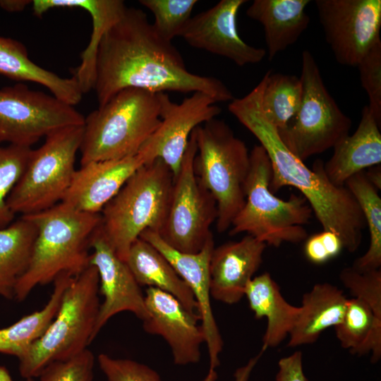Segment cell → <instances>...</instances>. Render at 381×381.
<instances>
[{
	"label": "cell",
	"mask_w": 381,
	"mask_h": 381,
	"mask_svg": "<svg viewBox=\"0 0 381 381\" xmlns=\"http://www.w3.org/2000/svg\"><path fill=\"white\" fill-rule=\"evenodd\" d=\"M129 87L153 92H202L217 103L234 99L222 80L190 72L172 43L157 33L143 10L133 7L126 8L99 45L94 85L99 107Z\"/></svg>",
	"instance_id": "obj_1"
},
{
	"label": "cell",
	"mask_w": 381,
	"mask_h": 381,
	"mask_svg": "<svg viewBox=\"0 0 381 381\" xmlns=\"http://www.w3.org/2000/svg\"><path fill=\"white\" fill-rule=\"evenodd\" d=\"M265 78L246 96L231 100L228 109L258 139L272 164L270 189L274 193L284 186L300 191L310 205L323 230L341 238L344 248L356 251L366 228L363 213L352 194L344 186L330 182L322 161L316 160L312 169L292 154L281 140L277 129L265 118L262 95Z\"/></svg>",
	"instance_id": "obj_2"
},
{
	"label": "cell",
	"mask_w": 381,
	"mask_h": 381,
	"mask_svg": "<svg viewBox=\"0 0 381 381\" xmlns=\"http://www.w3.org/2000/svg\"><path fill=\"white\" fill-rule=\"evenodd\" d=\"M37 234L28 270L18 281L13 298H26L38 285L54 282L61 274L76 277L90 265V240L101 223L100 213L78 211L64 202L24 215Z\"/></svg>",
	"instance_id": "obj_3"
},
{
	"label": "cell",
	"mask_w": 381,
	"mask_h": 381,
	"mask_svg": "<svg viewBox=\"0 0 381 381\" xmlns=\"http://www.w3.org/2000/svg\"><path fill=\"white\" fill-rule=\"evenodd\" d=\"M162 92L123 89L85 118L81 166L136 155L160 124Z\"/></svg>",
	"instance_id": "obj_4"
},
{
	"label": "cell",
	"mask_w": 381,
	"mask_h": 381,
	"mask_svg": "<svg viewBox=\"0 0 381 381\" xmlns=\"http://www.w3.org/2000/svg\"><path fill=\"white\" fill-rule=\"evenodd\" d=\"M174 174L160 159L142 165L100 212V228L116 255L126 261L145 230L160 233L170 203Z\"/></svg>",
	"instance_id": "obj_5"
},
{
	"label": "cell",
	"mask_w": 381,
	"mask_h": 381,
	"mask_svg": "<svg viewBox=\"0 0 381 381\" xmlns=\"http://www.w3.org/2000/svg\"><path fill=\"white\" fill-rule=\"evenodd\" d=\"M271 178L270 159L260 145H255L250 152L245 203L229 234L246 233L276 248L283 243H301L308 238L303 225L309 222L313 210L301 195L291 194L288 200L274 195L270 189Z\"/></svg>",
	"instance_id": "obj_6"
},
{
	"label": "cell",
	"mask_w": 381,
	"mask_h": 381,
	"mask_svg": "<svg viewBox=\"0 0 381 381\" xmlns=\"http://www.w3.org/2000/svg\"><path fill=\"white\" fill-rule=\"evenodd\" d=\"M99 291V275L94 265L74 277L46 332L18 359L23 378L37 377L49 364L71 358L87 349L93 341L100 306Z\"/></svg>",
	"instance_id": "obj_7"
},
{
	"label": "cell",
	"mask_w": 381,
	"mask_h": 381,
	"mask_svg": "<svg viewBox=\"0 0 381 381\" xmlns=\"http://www.w3.org/2000/svg\"><path fill=\"white\" fill-rule=\"evenodd\" d=\"M197 145L195 171L217 207V230H228L244 205L250 152L222 120L213 119L193 130Z\"/></svg>",
	"instance_id": "obj_8"
},
{
	"label": "cell",
	"mask_w": 381,
	"mask_h": 381,
	"mask_svg": "<svg viewBox=\"0 0 381 381\" xmlns=\"http://www.w3.org/2000/svg\"><path fill=\"white\" fill-rule=\"evenodd\" d=\"M83 125L59 128L45 137L42 145L32 149L26 167L8 198L13 214L37 213L62 201L76 170Z\"/></svg>",
	"instance_id": "obj_9"
},
{
	"label": "cell",
	"mask_w": 381,
	"mask_h": 381,
	"mask_svg": "<svg viewBox=\"0 0 381 381\" xmlns=\"http://www.w3.org/2000/svg\"><path fill=\"white\" fill-rule=\"evenodd\" d=\"M300 78L303 84L301 105L291 120L277 132L288 150L304 162L333 148L349 135L352 121L329 93L308 50L302 52Z\"/></svg>",
	"instance_id": "obj_10"
},
{
	"label": "cell",
	"mask_w": 381,
	"mask_h": 381,
	"mask_svg": "<svg viewBox=\"0 0 381 381\" xmlns=\"http://www.w3.org/2000/svg\"><path fill=\"white\" fill-rule=\"evenodd\" d=\"M197 145L193 131L179 171L174 177L169 207L159 234L174 249L197 253L213 235L210 227L217 218V202L195 174Z\"/></svg>",
	"instance_id": "obj_11"
},
{
	"label": "cell",
	"mask_w": 381,
	"mask_h": 381,
	"mask_svg": "<svg viewBox=\"0 0 381 381\" xmlns=\"http://www.w3.org/2000/svg\"><path fill=\"white\" fill-rule=\"evenodd\" d=\"M84 121L73 106L23 83L0 87V143L31 147L59 128Z\"/></svg>",
	"instance_id": "obj_12"
},
{
	"label": "cell",
	"mask_w": 381,
	"mask_h": 381,
	"mask_svg": "<svg viewBox=\"0 0 381 381\" xmlns=\"http://www.w3.org/2000/svg\"><path fill=\"white\" fill-rule=\"evenodd\" d=\"M319 20L336 61L357 67L380 38V0H316Z\"/></svg>",
	"instance_id": "obj_13"
},
{
	"label": "cell",
	"mask_w": 381,
	"mask_h": 381,
	"mask_svg": "<svg viewBox=\"0 0 381 381\" xmlns=\"http://www.w3.org/2000/svg\"><path fill=\"white\" fill-rule=\"evenodd\" d=\"M216 103L202 92L192 93L181 103L173 102L162 92L160 124L138 152L145 164L160 158L176 176L193 131L220 114Z\"/></svg>",
	"instance_id": "obj_14"
},
{
	"label": "cell",
	"mask_w": 381,
	"mask_h": 381,
	"mask_svg": "<svg viewBox=\"0 0 381 381\" xmlns=\"http://www.w3.org/2000/svg\"><path fill=\"white\" fill-rule=\"evenodd\" d=\"M140 238L150 243L165 257L193 292L198 303L200 325L210 358V369L203 381H215L217 377L215 369L219 365V356L224 342L210 301V261L214 248L213 235L197 253H184L174 249L163 241L157 232L150 229L144 231Z\"/></svg>",
	"instance_id": "obj_15"
},
{
	"label": "cell",
	"mask_w": 381,
	"mask_h": 381,
	"mask_svg": "<svg viewBox=\"0 0 381 381\" xmlns=\"http://www.w3.org/2000/svg\"><path fill=\"white\" fill-rule=\"evenodd\" d=\"M246 0H222L210 9L191 16L181 37L190 46L227 58L238 66L260 62L262 48L244 42L237 28V16Z\"/></svg>",
	"instance_id": "obj_16"
},
{
	"label": "cell",
	"mask_w": 381,
	"mask_h": 381,
	"mask_svg": "<svg viewBox=\"0 0 381 381\" xmlns=\"http://www.w3.org/2000/svg\"><path fill=\"white\" fill-rule=\"evenodd\" d=\"M90 263L98 272L99 292L104 296L93 332V340L108 320L115 315L128 311L142 321L148 318L145 295L126 262L111 248L100 225L90 240Z\"/></svg>",
	"instance_id": "obj_17"
},
{
	"label": "cell",
	"mask_w": 381,
	"mask_h": 381,
	"mask_svg": "<svg viewBox=\"0 0 381 381\" xmlns=\"http://www.w3.org/2000/svg\"><path fill=\"white\" fill-rule=\"evenodd\" d=\"M145 301L148 318L143 321L144 330L167 341L175 364L198 363L205 343L200 318L188 312L175 297L157 288H147Z\"/></svg>",
	"instance_id": "obj_18"
},
{
	"label": "cell",
	"mask_w": 381,
	"mask_h": 381,
	"mask_svg": "<svg viewBox=\"0 0 381 381\" xmlns=\"http://www.w3.org/2000/svg\"><path fill=\"white\" fill-rule=\"evenodd\" d=\"M267 245L250 235L213 249L210 261L211 298L229 305L239 302L260 268Z\"/></svg>",
	"instance_id": "obj_19"
},
{
	"label": "cell",
	"mask_w": 381,
	"mask_h": 381,
	"mask_svg": "<svg viewBox=\"0 0 381 381\" xmlns=\"http://www.w3.org/2000/svg\"><path fill=\"white\" fill-rule=\"evenodd\" d=\"M144 164L143 155L95 161L75 170L61 202L83 212L100 213L127 180Z\"/></svg>",
	"instance_id": "obj_20"
},
{
	"label": "cell",
	"mask_w": 381,
	"mask_h": 381,
	"mask_svg": "<svg viewBox=\"0 0 381 381\" xmlns=\"http://www.w3.org/2000/svg\"><path fill=\"white\" fill-rule=\"evenodd\" d=\"M380 125L368 105L361 111L356 131L334 147L329 159L324 163L328 179L337 186H344L353 175L381 163Z\"/></svg>",
	"instance_id": "obj_21"
},
{
	"label": "cell",
	"mask_w": 381,
	"mask_h": 381,
	"mask_svg": "<svg viewBox=\"0 0 381 381\" xmlns=\"http://www.w3.org/2000/svg\"><path fill=\"white\" fill-rule=\"evenodd\" d=\"M33 13L42 16L51 8H80L87 11L92 18V30L89 44L81 53L80 65L73 71L83 94L94 89L96 75L97 54L100 42L106 32L124 13L126 6L121 0H35L32 1Z\"/></svg>",
	"instance_id": "obj_22"
},
{
	"label": "cell",
	"mask_w": 381,
	"mask_h": 381,
	"mask_svg": "<svg viewBox=\"0 0 381 381\" xmlns=\"http://www.w3.org/2000/svg\"><path fill=\"white\" fill-rule=\"evenodd\" d=\"M309 0H254L246 15L264 30L270 61L294 44L307 29L310 18L306 12Z\"/></svg>",
	"instance_id": "obj_23"
},
{
	"label": "cell",
	"mask_w": 381,
	"mask_h": 381,
	"mask_svg": "<svg viewBox=\"0 0 381 381\" xmlns=\"http://www.w3.org/2000/svg\"><path fill=\"white\" fill-rule=\"evenodd\" d=\"M349 298L329 283H320L303 295L298 320L287 346L296 347L315 342L321 334L343 320Z\"/></svg>",
	"instance_id": "obj_24"
},
{
	"label": "cell",
	"mask_w": 381,
	"mask_h": 381,
	"mask_svg": "<svg viewBox=\"0 0 381 381\" xmlns=\"http://www.w3.org/2000/svg\"><path fill=\"white\" fill-rule=\"evenodd\" d=\"M244 296L255 318L267 319L262 348L266 350L279 345L295 327L300 306L285 300L279 285L268 272L254 277L247 285Z\"/></svg>",
	"instance_id": "obj_25"
},
{
	"label": "cell",
	"mask_w": 381,
	"mask_h": 381,
	"mask_svg": "<svg viewBox=\"0 0 381 381\" xmlns=\"http://www.w3.org/2000/svg\"><path fill=\"white\" fill-rule=\"evenodd\" d=\"M140 286L157 288L175 297L191 314L200 318L198 303L188 284L155 247L138 238L125 261Z\"/></svg>",
	"instance_id": "obj_26"
},
{
	"label": "cell",
	"mask_w": 381,
	"mask_h": 381,
	"mask_svg": "<svg viewBox=\"0 0 381 381\" xmlns=\"http://www.w3.org/2000/svg\"><path fill=\"white\" fill-rule=\"evenodd\" d=\"M0 74L16 81H30L44 86L57 99L71 106L78 104L83 93L72 76L62 78L35 64L25 47L12 38L0 36Z\"/></svg>",
	"instance_id": "obj_27"
},
{
	"label": "cell",
	"mask_w": 381,
	"mask_h": 381,
	"mask_svg": "<svg viewBox=\"0 0 381 381\" xmlns=\"http://www.w3.org/2000/svg\"><path fill=\"white\" fill-rule=\"evenodd\" d=\"M37 234L24 215L0 228V296L13 298L15 286L30 265Z\"/></svg>",
	"instance_id": "obj_28"
},
{
	"label": "cell",
	"mask_w": 381,
	"mask_h": 381,
	"mask_svg": "<svg viewBox=\"0 0 381 381\" xmlns=\"http://www.w3.org/2000/svg\"><path fill=\"white\" fill-rule=\"evenodd\" d=\"M74 277L61 274L54 281L52 294L40 310L23 317L13 325L0 329V353L20 359L46 332L56 316L64 294Z\"/></svg>",
	"instance_id": "obj_29"
},
{
	"label": "cell",
	"mask_w": 381,
	"mask_h": 381,
	"mask_svg": "<svg viewBox=\"0 0 381 381\" xmlns=\"http://www.w3.org/2000/svg\"><path fill=\"white\" fill-rule=\"evenodd\" d=\"M341 346L351 353L363 356L371 353L370 361L381 358V318L363 300H348L342 321L334 327Z\"/></svg>",
	"instance_id": "obj_30"
},
{
	"label": "cell",
	"mask_w": 381,
	"mask_h": 381,
	"mask_svg": "<svg viewBox=\"0 0 381 381\" xmlns=\"http://www.w3.org/2000/svg\"><path fill=\"white\" fill-rule=\"evenodd\" d=\"M344 186L356 200L370 235L368 249L351 267L361 272L380 269L381 198L378 190L368 181L364 171L351 176Z\"/></svg>",
	"instance_id": "obj_31"
},
{
	"label": "cell",
	"mask_w": 381,
	"mask_h": 381,
	"mask_svg": "<svg viewBox=\"0 0 381 381\" xmlns=\"http://www.w3.org/2000/svg\"><path fill=\"white\" fill-rule=\"evenodd\" d=\"M262 95V110L266 119L277 130L282 129L296 114L302 100L303 84L294 75L265 74Z\"/></svg>",
	"instance_id": "obj_32"
},
{
	"label": "cell",
	"mask_w": 381,
	"mask_h": 381,
	"mask_svg": "<svg viewBox=\"0 0 381 381\" xmlns=\"http://www.w3.org/2000/svg\"><path fill=\"white\" fill-rule=\"evenodd\" d=\"M32 148L0 145V228L13 222L15 217L8 206V198L21 177Z\"/></svg>",
	"instance_id": "obj_33"
},
{
	"label": "cell",
	"mask_w": 381,
	"mask_h": 381,
	"mask_svg": "<svg viewBox=\"0 0 381 381\" xmlns=\"http://www.w3.org/2000/svg\"><path fill=\"white\" fill-rule=\"evenodd\" d=\"M197 0H140L139 3L154 16L152 23L157 33L164 40L172 42L181 32L191 18Z\"/></svg>",
	"instance_id": "obj_34"
},
{
	"label": "cell",
	"mask_w": 381,
	"mask_h": 381,
	"mask_svg": "<svg viewBox=\"0 0 381 381\" xmlns=\"http://www.w3.org/2000/svg\"><path fill=\"white\" fill-rule=\"evenodd\" d=\"M339 279L353 296L365 301L381 318V270L358 272L352 267L344 268Z\"/></svg>",
	"instance_id": "obj_35"
},
{
	"label": "cell",
	"mask_w": 381,
	"mask_h": 381,
	"mask_svg": "<svg viewBox=\"0 0 381 381\" xmlns=\"http://www.w3.org/2000/svg\"><path fill=\"white\" fill-rule=\"evenodd\" d=\"M366 92L370 111L381 125V39H378L357 66Z\"/></svg>",
	"instance_id": "obj_36"
},
{
	"label": "cell",
	"mask_w": 381,
	"mask_h": 381,
	"mask_svg": "<svg viewBox=\"0 0 381 381\" xmlns=\"http://www.w3.org/2000/svg\"><path fill=\"white\" fill-rule=\"evenodd\" d=\"M95 356L88 349L64 361L47 365L37 377L39 381H92Z\"/></svg>",
	"instance_id": "obj_37"
},
{
	"label": "cell",
	"mask_w": 381,
	"mask_h": 381,
	"mask_svg": "<svg viewBox=\"0 0 381 381\" xmlns=\"http://www.w3.org/2000/svg\"><path fill=\"white\" fill-rule=\"evenodd\" d=\"M97 362L107 381H162L155 370L133 360L100 353Z\"/></svg>",
	"instance_id": "obj_38"
},
{
	"label": "cell",
	"mask_w": 381,
	"mask_h": 381,
	"mask_svg": "<svg viewBox=\"0 0 381 381\" xmlns=\"http://www.w3.org/2000/svg\"><path fill=\"white\" fill-rule=\"evenodd\" d=\"M343 248V243L338 235L323 230L306 239L304 254L312 263L320 265L337 257Z\"/></svg>",
	"instance_id": "obj_39"
},
{
	"label": "cell",
	"mask_w": 381,
	"mask_h": 381,
	"mask_svg": "<svg viewBox=\"0 0 381 381\" xmlns=\"http://www.w3.org/2000/svg\"><path fill=\"white\" fill-rule=\"evenodd\" d=\"M276 381H308L303 370L302 353L296 351L278 362Z\"/></svg>",
	"instance_id": "obj_40"
},
{
	"label": "cell",
	"mask_w": 381,
	"mask_h": 381,
	"mask_svg": "<svg viewBox=\"0 0 381 381\" xmlns=\"http://www.w3.org/2000/svg\"><path fill=\"white\" fill-rule=\"evenodd\" d=\"M265 350L261 349L258 354L248 360L247 363L236 369L234 373V381H248L250 375Z\"/></svg>",
	"instance_id": "obj_41"
},
{
	"label": "cell",
	"mask_w": 381,
	"mask_h": 381,
	"mask_svg": "<svg viewBox=\"0 0 381 381\" xmlns=\"http://www.w3.org/2000/svg\"><path fill=\"white\" fill-rule=\"evenodd\" d=\"M32 1L26 0H0V7L9 12H18L23 11Z\"/></svg>",
	"instance_id": "obj_42"
},
{
	"label": "cell",
	"mask_w": 381,
	"mask_h": 381,
	"mask_svg": "<svg viewBox=\"0 0 381 381\" xmlns=\"http://www.w3.org/2000/svg\"><path fill=\"white\" fill-rule=\"evenodd\" d=\"M364 171L368 181L377 190L381 189V167L380 164L373 166Z\"/></svg>",
	"instance_id": "obj_43"
},
{
	"label": "cell",
	"mask_w": 381,
	"mask_h": 381,
	"mask_svg": "<svg viewBox=\"0 0 381 381\" xmlns=\"http://www.w3.org/2000/svg\"><path fill=\"white\" fill-rule=\"evenodd\" d=\"M0 381H13L9 371L2 365H0Z\"/></svg>",
	"instance_id": "obj_44"
},
{
	"label": "cell",
	"mask_w": 381,
	"mask_h": 381,
	"mask_svg": "<svg viewBox=\"0 0 381 381\" xmlns=\"http://www.w3.org/2000/svg\"><path fill=\"white\" fill-rule=\"evenodd\" d=\"M25 381H35L33 378L25 379Z\"/></svg>",
	"instance_id": "obj_45"
}]
</instances>
